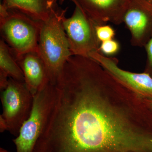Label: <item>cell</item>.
<instances>
[{
  "instance_id": "obj_18",
  "label": "cell",
  "mask_w": 152,
  "mask_h": 152,
  "mask_svg": "<svg viewBox=\"0 0 152 152\" xmlns=\"http://www.w3.org/2000/svg\"><path fill=\"white\" fill-rule=\"evenodd\" d=\"M149 104L152 108V99H149Z\"/></svg>"
},
{
  "instance_id": "obj_4",
  "label": "cell",
  "mask_w": 152,
  "mask_h": 152,
  "mask_svg": "<svg viewBox=\"0 0 152 152\" xmlns=\"http://www.w3.org/2000/svg\"><path fill=\"white\" fill-rule=\"evenodd\" d=\"M55 83L49 81L34 96L31 112L13 140L17 152H33L50 108Z\"/></svg>"
},
{
  "instance_id": "obj_9",
  "label": "cell",
  "mask_w": 152,
  "mask_h": 152,
  "mask_svg": "<svg viewBox=\"0 0 152 152\" xmlns=\"http://www.w3.org/2000/svg\"><path fill=\"white\" fill-rule=\"evenodd\" d=\"M62 4L66 0H58ZM80 8L96 25L123 23L130 0H69Z\"/></svg>"
},
{
  "instance_id": "obj_17",
  "label": "cell",
  "mask_w": 152,
  "mask_h": 152,
  "mask_svg": "<svg viewBox=\"0 0 152 152\" xmlns=\"http://www.w3.org/2000/svg\"><path fill=\"white\" fill-rule=\"evenodd\" d=\"M0 152H10L8 151H7L4 149L3 148H1L0 149Z\"/></svg>"
},
{
  "instance_id": "obj_6",
  "label": "cell",
  "mask_w": 152,
  "mask_h": 152,
  "mask_svg": "<svg viewBox=\"0 0 152 152\" xmlns=\"http://www.w3.org/2000/svg\"><path fill=\"white\" fill-rule=\"evenodd\" d=\"M65 15L63 26L72 56L90 58L91 54L99 52L100 43L96 36V25L77 6L70 18Z\"/></svg>"
},
{
  "instance_id": "obj_8",
  "label": "cell",
  "mask_w": 152,
  "mask_h": 152,
  "mask_svg": "<svg viewBox=\"0 0 152 152\" xmlns=\"http://www.w3.org/2000/svg\"><path fill=\"white\" fill-rule=\"evenodd\" d=\"M123 23L131 34V44L144 47L152 34V4L147 0H130Z\"/></svg>"
},
{
  "instance_id": "obj_19",
  "label": "cell",
  "mask_w": 152,
  "mask_h": 152,
  "mask_svg": "<svg viewBox=\"0 0 152 152\" xmlns=\"http://www.w3.org/2000/svg\"><path fill=\"white\" fill-rule=\"evenodd\" d=\"M150 3H151V4H152V0H147Z\"/></svg>"
},
{
  "instance_id": "obj_16",
  "label": "cell",
  "mask_w": 152,
  "mask_h": 152,
  "mask_svg": "<svg viewBox=\"0 0 152 152\" xmlns=\"http://www.w3.org/2000/svg\"><path fill=\"white\" fill-rule=\"evenodd\" d=\"M8 130V126L4 118L1 115H0V132H3L5 131Z\"/></svg>"
},
{
  "instance_id": "obj_7",
  "label": "cell",
  "mask_w": 152,
  "mask_h": 152,
  "mask_svg": "<svg viewBox=\"0 0 152 152\" xmlns=\"http://www.w3.org/2000/svg\"><path fill=\"white\" fill-rule=\"evenodd\" d=\"M90 58L99 63L123 86L142 96L152 99V77L149 73H138L125 70L119 67L116 58L106 56L99 52L91 54Z\"/></svg>"
},
{
  "instance_id": "obj_11",
  "label": "cell",
  "mask_w": 152,
  "mask_h": 152,
  "mask_svg": "<svg viewBox=\"0 0 152 152\" xmlns=\"http://www.w3.org/2000/svg\"><path fill=\"white\" fill-rule=\"evenodd\" d=\"M58 0H3L7 10H15L39 22L45 21L59 9Z\"/></svg>"
},
{
  "instance_id": "obj_3",
  "label": "cell",
  "mask_w": 152,
  "mask_h": 152,
  "mask_svg": "<svg viewBox=\"0 0 152 152\" xmlns=\"http://www.w3.org/2000/svg\"><path fill=\"white\" fill-rule=\"evenodd\" d=\"M0 19L2 36L16 60L27 53L38 52L41 22L1 4Z\"/></svg>"
},
{
  "instance_id": "obj_1",
  "label": "cell",
  "mask_w": 152,
  "mask_h": 152,
  "mask_svg": "<svg viewBox=\"0 0 152 152\" xmlns=\"http://www.w3.org/2000/svg\"><path fill=\"white\" fill-rule=\"evenodd\" d=\"M110 83L89 67L58 88L42 132L49 152H152V133L104 99Z\"/></svg>"
},
{
  "instance_id": "obj_14",
  "label": "cell",
  "mask_w": 152,
  "mask_h": 152,
  "mask_svg": "<svg viewBox=\"0 0 152 152\" xmlns=\"http://www.w3.org/2000/svg\"><path fill=\"white\" fill-rule=\"evenodd\" d=\"M95 29L96 36L100 43L114 39L115 38V31L110 25L107 24L97 25Z\"/></svg>"
},
{
  "instance_id": "obj_5",
  "label": "cell",
  "mask_w": 152,
  "mask_h": 152,
  "mask_svg": "<svg viewBox=\"0 0 152 152\" xmlns=\"http://www.w3.org/2000/svg\"><path fill=\"white\" fill-rule=\"evenodd\" d=\"M2 91V115L7 123L8 131L14 136L18 137L22 125L31 114L34 96L24 82L11 78H9L7 88Z\"/></svg>"
},
{
  "instance_id": "obj_13",
  "label": "cell",
  "mask_w": 152,
  "mask_h": 152,
  "mask_svg": "<svg viewBox=\"0 0 152 152\" xmlns=\"http://www.w3.org/2000/svg\"><path fill=\"white\" fill-rule=\"evenodd\" d=\"M120 49V43L114 39L101 42L99 52L106 56L112 57L117 55L119 52Z\"/></svg>"
},
{
  "instance_id": "obj_15",
  "label": "cell",
  "mask_w": 152,
  "mask_h": 152,
  "mask_svg": "<svg viewBox=\"0 0 152 152\" xmlns=\"http://www.w3.org/2000/svg\"><path fill=\"white\" fill-rule=\"evenodd\" d=\"M144 47L147 55V69L148 71L152 72V34Z\"/></svg>"
},
{
  "instance_id": "obj_12",
  "label": "cell",
  "mask_w": 152,
  "mask_h": 152,
  "mask_svg": "<svg viewBox=\"0 0 152 152\" xmlns=\"http://www.w3.org/2000/svg\"><path fill=\"white\" fill-rule=\"evenodd\" d=\"M0 72L7 75L10 78L24 82L23 71L4 40L0 42Z\"/></svg>"
},
{
  "instance_id": "obj_10",
  "label": "cell",
  "mask_w": 152,
  "mask_h": 152,
  "mask_svg": "<svg viewBox=\"0 0 152 152\" xmlns=\"http://www.w3.org/2000/svg\"><path fill=\"white\" fill-rule=\"evenodd\" d=\"M24 77V82L33 96L50 80L45 66L38 52L27 53L17 59Z\"/></svg>"
},
{
  "instance_id": "obj_2",
  "label": "cell",
  "mask_w": 152,
  "mask_h": 152,
  "mask_svg": "<svg viewBox=\"0 0 152 152\" xmlns=\"http://www.w3.org/2000/svg\"><path fill=\"white\" fill-rule=\"evenodd\" d=\"M67 9H58L48 19L41 22L38 53L51 82L56 81L68 59L72 56L62 24Z\"/></svg>"
}]
</instances>
